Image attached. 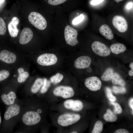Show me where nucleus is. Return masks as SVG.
<instances>
[{
  "mask_svg": "<svg viewBox=\"0 0 133 133\" xmlns=\"http://www.w3.org/2000/svg\"><path fill=\"white\" fill-rule=\"evenodd\" d=\"M28 19L30 22L38 29L43 30L46 28V20L39 13L34 12H31L28 16Z\"/></svg>",
  "mask_w": 133,
  "mask_h": 133,
  "instance_id": "nucleus-1",
  "label": "nucleus"
},
{
  "mask_svg": "<svg viewBox=\"0 0 133 133\" xmlns=\"http://www.w3.org/2000/svg\"><path fill=\"white\" fill-rule=\"evenodd\" d=\"M79 114L67 113L60 115L57 119V122L60 126L66 127L77 122L80 119Z\"/></svg>",
  "mask_w": 133,
  "mask_h": 133,
  "instance_id": "nucleus-2",
  "label": "nucleus"
},
{
  "mask_svg": "<svg viewBox=\"0 0 133 133\" xmlns=\"http://www.w3.org/2000/svg\"><path fill=\"white\" fill-rule=\"evenodd\" d=\"M21 119L25 125L31 126L38 124L41 120V117L37 112L29 111L23 115Z\"/></svg>",
  "mask_w": 133,
  "mask_h": 133,
  "instance_id": "nucleus-3",
  "label": "nucleus"
},
{
  "mask_svg": "<svg viewBox=\"0 0 133 133\" xmlns=\"http://www.w3.org/2000/svg\"><path fill=\"white\" fill-rule=\"evenodd\" d=\"M77 31L71 26L67 25L65 29L64 37L66 43L72 46H74L78 43L77 39Z\"/></svg>",
  "mask_w": 133,
  "mask_h": 133,
  "instance_id": "nucleus-4",
  "label": "nucleus"
},
{
  "mask_svg": "<svg viewBox=\"0 0 133 133\" xmlns=\"http://www.w3.org/2000/svg\"><path fill=\"white\" fill-rule=\"evenodd\" d=\"M57 58L54 54L45 53L40 55L37 58V62L39 65L43 66H49L55 64Z\"/></svg>",
  "mask_w": 133,
  "mask_h": 133,
  "instance_id": "nucleus-5",
  "label": "nucleus"
},
{
  "mask_svg": "<svg viewBox=\"0 0 133 133\" xmlns=\"http://www.w3.org/2000/svg\"><path fill=\"white\" fill-rule=\"evenodd\" d=\"M91 47L95 53L101 56H108L111 53L110 49L107 46L99 41L93 42L91 44Z\"/></svg>",
  "mask_w": 133,
  "mask_h": 133,
  "instance_id": "nucleus-6",
  "label": "nucleus"
},
{
  "mask_svg": "<svg viewBox=\"0 0 133 133\" xmlns=\"http://www.w3.org/2000/svg\"><path fill=\"white\" fill-rule=\"evenodd\" d=\"M53 93L56 96L66 99L73 97L74 92L73 88L71 87L61 85L55 88Z\"/></svg>",
  "mask_w": 133,
  "mask_h": 133,
  "instance_id": "nucleus-7",
  "label": "nucleus"
},
{
  "mask_svg": "<svg viewBox=\"0 0 133 133\" xmlns=\"http://www.w3.org/2000/svg\"><path fill=\"white\" fill-rule=\"evenodd\" d=\"M112 22L114 27L121 33L125 32L128 30V23L125 18L122 16H115L113 18Z\"/></svg>",
  "mask_w": 133,
  "mask_h": 133,
  "instance_id": "nucleus-8",
  "label": "nucleus"
},
{
  "mask_svg": "<svg viewBox=\"0 0 133 133\" xmlns=\"http://www.w3.org/2000/svg\"><path fill=\"white\" fill-rule=\"evenodd\" d=\"M84 84L86 87L90 90L96 91L100 89L102 83L98 78L92 76L85 79Z\"/></svg>",
  "mask_w": 133,
  "mask_h": 133,
  "instance_id": "nucleus-9",
  "label": "nucleus"
},
{
  "mask_svg": "<svg viewBox=\"0 0 133 133\" xmlns=\"http://www.w3.org/2000/svg\"><path fill=\"white\" fill-rule=\"evenodd\" d=\"M17 57L15 54L6 50L0 51V61L7 64H11L16 61Z\"/></svg>",
  "mask_w": 133,
  "mask_h": 133,
  "instance_id": "nucleus-10",
  "label": "nucleus"
},
{
  "mask_svg": "<svg viewBox=\"0 0 133 133\" xmlns=\"http://www.w3.org/2000/svg\"><path fill=\"white\" fill-rule=\"evenodd\" d=\"M91 61V59L89 56H80L75 60L74 62V66L77 69H85L90 66Z\"/></svg>",
  "mask_w": 133,
  "mask_h": 133,
  "instance_id": "nucleus-11",
  "label": "nucleus"
},
{
  "mask_svg": "<svg viewBox=\"0 0 133 133\" xmlns=\"http://www.w3.org/2000/svg\"><path fill=\"white\" fill-rule=\"evenodd\" d=\"M64 105L66 108L75 111H78L81 110L83 107L82 102L78 100H67L64 102Z\"/></svg>",
  "mask_w": 133,
  "mask_h": 133,
  "instance_id": "nucleus-12",
  "label": "nucleus"
},
{
  "mask_svg": "<svg viewBox=\"0 0 133 133\" xmlns=\"http://www.w3.org/2000/svg\"><path fill=\"white\" fill-rule=\"evenodd\" d=\"M33 37V33L32 30L29 28H25L21 33L19 43L22 45L27 44L31 41Z\"/></svg>",
  "mask_w": 133,
  "mask_h": 133,
  "instance_id": "nucleus-13",
  "label": "nucleus"
},
{
  "mask_svg": "<svg viewBox=\"0 0 133 133\" xmlns=\"http://www.w3.org/2000/svg\"><path fill=\"white\" fill-rule=\"evenodd\" d=\"M20 111V107L17 104H13L10 105L5 111L4 115L5 120L10 119L14 116L18 115Z\"/></svg>",
  "mask_w": 133,
  "mask_h": 133,
  "instance_id": "nucleus-14",
  "label": "nucleus"
},
{
  "mask_svg": "<svg viewBox=\"0 0 133 133\" xmlns=\"http://www.w3.org/2000/svg\"><path fill=\"white\" fill-rule=\"evenodd\" d=\"M19 22V18L14 17L9 23L8 25L9 32L10 36L12 37H16L19 32V30L17 28V26Z\"/></svg>",
  "mask_w": 133,
  "mask_h": 133,
  "instance_id": "nucleus-15",
  "label": "nucleus"
},
{
  "mask_svg": "<svg viewBox=\"0 0 133 133\" xmlns=\"http://www.w3.org/2000/svg\"><path fill=\"white\" fill-rule=\"evenodd\" d=\"M0 97L4 104L7 105H10L14 104L16 98V95L15 92L11 91L7 94H2Z\"/></svg>",
  "mask_w": 133,
  "mask_h": 133,
  "instance_id": "nucleus-16",
  "label": "nucleus"
},
{
  "mask_svg": "<svg viewBox=\"0 0 133 133\" xmlns=\"http://www.w3.org/2000/svg\"><path fill=\"white\" fill-rule=\"evenodd\" d=\"M99 31L100 33L108 39L111 40L114 37L112 30L107 24L101 25Z\"/></svg>",
  "mask_w": 133,
  "mask_h": 133,
  "instance_id": "nucleus-17",
  "label": "nucleus"
},
{
  "mask_svg": "<svg viewBox=\"0 0 133 133\" xmlns=\"http://www.w3.org/2000/svg\"><path fill=\"white\" fill-rule=\"evenodd\" d=\"M110 49L113 53L118 54L125 51L126 49V47L123 44L116 43L111 45Z\"/></svg>",
  "mask_w": 133,
  "mask_h": 133,
  "instance_id": "nucleus-18",
  "label": "nucleus"
},
{
  "mask_svg": "<svg viewBox=\"0 0 133 133\" xmlns=\"http://www.w3.org/2000/svg\"><path fill=\"white\" fill-rule=\"evenodd\" d=\"M17 72L18 75L17 80L19 83H22L24 82L29 76L28 73L27 71H24V69L22 67L18 68Z\"/></svg>",
  "mask_w": 133,
  "mask_h": 133,
  "instance_id": "nucleus-19",
  "label": "nucleus"
},
{
  "mask_svg": "<svg viewBox=\"0 0 133 133\" xmlns=\"http://www.w3.org/2000/svg\"><path fill=\"white\" fill-rule=\"evenodd\" d=\"M103 118L107 122H112L116 121L117 120V117L114 113L108 109L103 116Z\"/></svg>",
  "mask_w": 133,
  "mask_h": 133,
  "instance_id": "nucleus-20",
  "label": "nucleus"
},
{
  "mask_svg": "<svg viewBox=\"0 0 133 133\" xmlns=\"http://www.w3.org/2000/svg\"><path fill=\"white\" fill-rule=\"evenodd\" d=\"M43 80L42 79L40 78L37 79L31 88L32 92L34 94L37 93L43 85Z\"/></svg>",
  "mask_w": 133,
  "mask_h": 133,
  "instance_id": "nucleus-21",
  "label": "nucleus"
},
{
  "mask_svg": "<svg viewBox=\"0 0 133 133\" xmlns=\"http://www.w3.org/2000/svg\"><path fill=\"white\" fill-rule=\"evenodd\" d=\"M114 74L113 69L109 68L105 71L101 77V79L103 81H107L112 80Z\"/></svg>",
  "mask_w": 133,
  "mask_h": 133,
  "instance_id": "nucleus-22",
  "label": "nucleus"
},
{
  "mask_svg": "<svg viewBox=\"0 0 133 133\" xmlns=\"http://www.w3.org/2000/svg\"><path fill=\"white\" fill-rule=\"evenodd\" d=\"M112 80V83L114 84H118L122 86L125 85V83L124 81L117 73H114Z\"/></svg>",
  "mask_w": 133,
  "mask_h": 133,
  "instance_id": "nucleus-23",
  "label": "nucleus"
},
{
  "mask_svg": "<svg viewBox=\"0 0 133 133\" xmlns=\"http://www.w3.org/2000/svg\"><path fill=\"white\" fill-rule=\"evenodd\" d=\"M64 77L63 74L57 73L55 75L51 76L50 78L51 83L54 84L60 83L63 80Z\"/></svg>",
  "mask_w": 133,
  "mask_h": 133,
  "instance_id": "nucleus-24",
  "label": "nucleus"
},
{
  "mask_svg": "<svg viewBox=\"0 0 133 133\" xmlns=\"http://www.w3.org/2000/svg\"><path fill=\"white\" fill-rule=\"evenodd\" d=\"M103 129V124L100 121H97L94 125L92 133H101Z\"/></svg>",
  "mask_w": 133,
  "mask_h": 133,
  "instance_id": "nucleus-25",
  "label": "nucleus"
},
{
  "mask_svg": "<svg viewBox=\"0 0 133 133\" xmlns=\"http://www.w3.org/2000/svg\"><path fill=\"white\" fill-rule=\"evenodd\" d=\"M51 85V82L46 79L45 78L43 80V86L41 90L42 93H45L48 90Z\"/></svg>",
  "mask_w": 133,
  "mask_h": 133,
  "instance_id": "nucleus-26",
  "label": "nucleus"
},
{
  "mask_svg": "<svg viewBox=\"0 0 133 133\" xmlns=\"http://www.w3.org/2000/svg\"><path fill=\"white\" fill-rule=\"evenodd\" d=\"M10 74L9 72L7 70L3 69L0 70V82L8 78Z\"/></svg>",
  "mask_w": 133,
  "mask_h": 133,
  "instance_id": "nucleus-27",
  "label": "nucleus"
},
{
  "mask_svg": "<svg viewBox=\"0 0 133 133\" xmlns=\"http://www.w3.org/2000/svg\"><path fill=\"white\" fill-rule=\"evenodd\" d=\"M106 92L107 98L110 101L114 102L116 100V98L112 94V90L110 88H106Z\"/></svg>",
  "mask_w": 133,
  "mask_h": 133,
  "instance_id": "nucleus-28",
  "label": "nucleus"
},
{
  "mask_svg": "<svg viewBox=\"0 0 133 133\" xmlns=\"http://www.w3.org/2000/svg\"><path fill=\"white\" fill-rule=\"evenodd\" d=\"M113 90L115 94L124 93L126 92V90L123 86H114L113 87Z\"/></svg>",
  "mask_w": 133,
  "mask_h": 133,
  "instance_id": "nucleus-29",
  "label": "nucleus"
},
{
  "mask_svg": "<svg viewBox=\"0 0 133 133\" xmlns=\"http://www.w3.org/2000/svg\"><path fill=\"white\" fill-rule=\"evenodd\" d=\"M6 31V28L5 22L0 17V35H4Z\"/></svg>",
  "mask_w": 133,
  "mask_h": 133,
  "instance_id": "nucleus-30",
  "label": "nucleus"
},
{
  "mask_svg": "<svg viewBox=\"0 0 133 133\" xmlns=\"http://www.w3.org/2000/svg\"><path fill=\"white\" fill-rule=\"evenodd\" d=\"M111 104L114 106L115 109L114 112L115 114H120L122 111V109L120 105L117 103L110 101Z\"/></svg>",
  "mask_w": 133,
  "mask_h": 133,
  "instance_id": "nucleus-31",
  "label": "nucleus"
},
{
  "mask_svg": "<svg viewBox=\"0 0 133 133\" xmlns=\"http://www.w3.org/2000/svg\"><path fill=\"white\" fill-rule=\"evenodd\" d=\"M67 0H48V2L53 5H57L63 3Z\"/></svg>",
  "mask_w": 133,
  "mask_h": 133,
  "instance_id": "nucleus-32",
  "label": "nucleus"
},
{
  "mask_svg": "<svg viewBox=\"0 0 133 133\" xmlns=\"http://www.w3.org/2000/svg\"><path fill=\"white\" fill-rule=\"evenodd\" d=\"M84 18L83 15L81 14L74 18L72 22L73 25L77 24L82 21Z\"/></svg>",
  "mask_w": 133,
  "mask_h": 133,
  "instance_id": "nucleus-33",
  "label": "nucleus"
},
{
  "mask_svg": "<svg viewBox=\"0 0 133 133\" xmlns=\"http://www.w3.org/2000/svg\"><path fill=\"white\" fill-rule=\"evenodd\" d=\"M104 0H92L91 2V4L95 5L100 3Z\"/></svg>",
  "mask_w": 133,
  "mask_h": 133,
  "instance_id": "nucleus-34",
  "label": "nucleus"
},
{
  "mask_svg": "<svg viewBox=\"0 0 133 133\" xmlns=\"http://www.w3.org/2000/svg\"><path fill=\"white\" fill-rule=\"evenodd\" d=\"M115 133H129V132L127 130L124 129H120L116 130Z\"/></svg>",
  "mask_w": 133,
  "mask_h": 133,
  "instance_id": "nucleus-35",
  "label": "nucleus"
},
{
  "mask_svg": "<svg viewBox=\"0 0 133 133\" xmlns=\"http://www.w3.org/2000/svg\"><path fill=\"white\" fill-rule=\"evenodd\" d=\"M126 7V8L128 9H130L131 8H133V3L132 2L129 3L127 4Z\"/></svg>",
  "mask_w": 133,
  "mask_h": 133,
  "instance_id": "nucleus-36",
  "label": "nucleus"
},
{
  "mask_svg": "<svg viewBox=\"0 0 133 133\" xmlns=\"http://www.w3.org/2000/svg\"><path fill=\"white\" fill-rule=\"evenodd\" d=\"M129 105L131 108L133 109V98H131L129 101Z\"/></svg>",
  "mask_w": 133,
  "mask_h": 133,
  "instance_id": "nucleus-37",
  "label": "nucleus"
},
{
  "mask_svg": "<svg viewBox=\"0 0 133 133\" xmlns=\"http://www.w3.org/2000/svg\"><path fill=\"white\" fill-rule=\"evenodd\" d=\"M129 75L131 76H133V69H131L128 72Z\"/></svg>",
  "mask_w": 133,
  "mask_h": 133,
  "instance_id": "nucleus-38",
  "label": "nucleus"
},
{
  "mask_svg": "<svg viewBox=\"0 0 133 133\" xmlns=\"http://www.w3.org/2000/svg\"><path fill=\"white\" fill-rule=\"evenodd\" d=\"M5 0H0V7L4 2Z\"/></svg>",
  "mask_w": 133,
  "mask_h": 133,
  "instance_id": "nucleus-39",
  "label": "nucleus"
},
{
  "mask_svg": "<svg viewBox=\"0 0 133 133\" xmlns=\"http://www.w3.org/2000/svg\"><path fill=\"white\" fill-rule=\"evenodd\" d=\"M130 67L131 69H133V63L131 62L130 65Z\"/></svg>",
  "mask_w": 133,
  "mask_h": 133,
  "instance_id": "nucleus-40",
  "label": "nucleus"
},
{
  "mask_svg": "<svg viewBox=\"0 0 133 133\" xmlns=\"http://www.w3.org/2000/svg\"><path fill=\"white\" fill-rule=\"evenodd\" d=\"M115 0L116 2H118L120 1H122L124 0Z\"/></svg>",
  "mask_w": 133,
  "mask_h": 133,
  "instance_id": "nucleus-41",
  "label": "nucleus"
},
{
  "mask_svg": "<svg viewBox=\"0 0 133 133\" xmlns=\"http://www.w3.org/2000/svg\"><path fill=\"white\" fill-rule=\"evenodd\" d=\"M1 122V117L0 115V124Z\"/></svg>",
  "mask_w": 133,
  "mask_h": 133,
  "instance_id": "nucleus-42",
  "label": "nucleus"
},
{
  "mask_svg": "<svg viewBox=\"0 0 133 133\" xmlns=\"http://www.w3.org/2000/svg\"><path fill=\"white\" fill-rule=\"evenodd\" d=\"M72 133H77V132H76V131H73L72 132H71Z\"/></svg>",
  "mask_w": 133,
  "mask_h": 133,
  "instance_id": "nucleus-43",
  "label": "nucleus"
}]
</instances>
